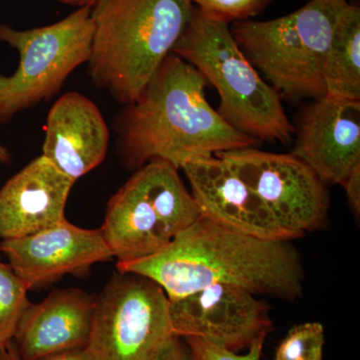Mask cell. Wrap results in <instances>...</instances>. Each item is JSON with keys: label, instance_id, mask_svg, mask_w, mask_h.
Returning a JSON list of instances; mask_svg holds the SVG:
<instances>
[{"label": "cell", "instance_id": "6da1fadb", "mask_svg": "<svg viewBox=\"0 0 360 360\" xmlns=\"http://www.w3.org/2000/svg\"><path fill=\"white\" fill-rule=\"evenodd\" d=\"M118 271L148 277L177 300L224 284L285 300L302 296L304 271L291 241L267 240L200 217L162 250Z\"/></svg>", "mask_w": 360, "mask_h": 360}, {"label": "cell", "instance_id": "7a4b0ae2", "mask_svg": "<svg viewBox=\"0 0 360 360\" xmlns=\"http://www.w3.org/2000/svg\"><path fill=\"white\" fill-rule=\"evenodd\" d=\"M207 82L193 65L168 54L139 97L116 116L117 149L125 167L167 161L177 169L257 141L225 122L206 99Z\"/></svg>", "mask_w": 360, "mask_h": 360}, {"label": "cell", "instance_id": "3957f363", "mask_svg": "<svg viewBox=\"0 0 360 360\" xmlns=\"http://www.w3.org/2000/svg\"><path fill=\"white\" fill-rule=\"evenodd\" d=\"M194 9L191 0H99L91 7L92 82L123 105L131 103L172 53Z\"/></svg>", "mask_w": 360, "mask_h": 360}, {"label": "cell", "instance_id": "277c9868", "mask_svg": "<svg viewBox=\"0 0 360 360\" xmlns=\"http://www.w3.org/2000/svg\"><path fill=\"white\" fill-rule=\"evenodd\" d=\"M172 53L193 65L217 89V112L234 129L257 141L290 143L295 129L281 97L240 51L229 25L195 7Z\"/></svg>", "mask_w": 360, "mask_h": 360}, {"label": "cell", "instance_id": "5b68a950", "mask_svg": "<svg viewBox=\"0 0 360 360\" xmlns=\"http://www.w3.org/2000/svg\"><path fill=\"white\" fill-rule=\"evenodd\" d=\"M348 0H310L276 20L231 23L232 37L251 65L281 98L326 96L323 66Z\"/></svg>", "mask_w": 360, "mask_h": 360}, {"label": "cell", "instance_id": "8992f818", "mask_svg": "<svg viewBox=\"0 0 360 360\" xmlns=\"http://www.w3.org/2000/svg\"><path fill=\"white\" fill-rule=\"evenodd\" d=\"M92 39L89 6L32 30H18L0 22V41L20 54L13 75H0V124L58 94L71 72L89 61Z\"/></svg>", "mask_w": 360, "mask_h": 360}, {"label": "cell", "instance_id": "52a82bcc", "mask_svg": "<svg viewBox=\"0 0 360 360\" xmlns=\"http://www.w3.org/2000/svg\"><path fill=\"white\" fill-rule=\"evenodd\" d=\"M172 335L165 290L148 277L117 270L96 297L86 348L94 360H146Z\"/></svg>", "mask_w": 360, "mask_h": 360}, {"label": "cell", "instance_id": "ba28073f", "mask_svg": "<svg viewBox=\"0 0 360 360\" xmlns=\"http://www.w3.org/2000/svg\"><path fill=\"white\" fill-rule=\"evenodd\" d=\"M215 156L231 167L296 238L323 229L328 213L326 184L292 153H267L251 146Z\"/></svg>", "mask_w": 360, "mask_h": 360}, {"label": "cell", "instance_id": "9c48e42d", "mask_svg": "<svg viewBox=\"0 0 360 360\" xmlns=\"http://www.w3.org/2000/svg\"><path fill=\"white\" fill-rule=\"evenodd\" d=\"M172 333L202 338L233 352L248 349L272 329L269 307L255 295L236 286H208L169 300Z\"/></svg>", "mask_w": 360, "mask_h": 360}, {"label": "cell", "instance_id": "30bf717a", "mask_svg": "<svg viewBox=\"0 0 360 360\" xmlns=\"http://www.w3.org/2000/svg\"><path fill=\"white\" fill-rule=\"evenodd\" d=\"M0 252L30 290L113 258L101 229H82L68 219L30 236L1 240Z\"/></svg>", "mask_w": 360, "mask_h": 360}, {"label": "cell", "instance_id": "8fae6325", "mask_svg": "<svg viewBox=\"0 0 360 360\" xmlns=\"http://www.w3.org/2000/svg\"><path fill=\"white\" fill-rule=\"evenodd\" d=\"M201 217L233 231L267 239L297 238L278 220L248 184L217 156H203L181 168Z\"/></svg>", "mask_w": 360, "mask_h": 360}, {"label": "cell", "instance_id": "7c38bea8", "mask_svg": "<svg viewBox=\"0 0 360 360\" xmlns=\"http://www.w3.org/2000/svg\"><path fill=\"white\" fill-rule=\"evenodd\" d=\"M292 155L324 184H342L360 165V101L324 96L303 110Z\"/></svg>", "mask_w": 360, "mask_h": 360}, {"label": "cell", "instance_id": "4fadbf2b", "mask_svg": "<svg viewBox=\"0 0 360 360\" xmlns=\"http://www.w3.org/2000/svg\"><path fill=\"white\" fill-rule=\"evenodd\" d=\"M75 181L44 155L34 158L0 188V238H20L58 224Z\"/></svg>", "mask_w": 360, "mask_h": 360}, {"label": "cell", "instance_id": "5bb4252c", "mask_svg": "<svg viewBox=\"0 0 360 360\" xmlns=\"http://www.w3.org/2000/svg\"><path fill=\"white\" fill-rule=\"evenodd\" d=\"M110 130L98 108L77 92H68L47 115L42 155L77 181L105 158Z\"/></svg>", "mask_w": 360, "mask_h": 360}, {"label": "cell", "instance_id": "9a60e30c", "mask_svg": "<svg viewBox=\"0 0 360 360\" xmlns=\"http://www.w3.org/2000/svg\"><path fill=\"white\" fill-rule=\"evenodd\" d=\"M96 297L77 288L53 291L26 309L13 342L20 359L37 360L65 350L86 347Z\"/></svg>", "mask_w": 360, "mask_h": 360}, {"label": "cell", "instance_id": "2e32d148", "mask_svg": "<svg viewBox=\"0 0 360 360\" xmlns=\"http://www.w3.org/2000/svg\"><path fill=\"white\" fill-rule=\"evenodd\" d=\"M101 231L117 265L150 257L172 240L134 175L108 201Z\"/></svg>", "mask_w": 360, "mask_h": 360}, {"label": "cell", "instance_id": "e0dca14e", "mask_svg": "<svg viewBox=\"0 0 360 360\" xmlns=\"http://www.w3.org/2000/svg\"><path fill=\"white\" fill-rule=\"evenodd\" d=\"M179 170L167 161L156 160L149 161L134 174L170 238L201 217L193 194L180 179Z\"/></svg>", "mask_w": 360, "mask_h": 360}, {"label": "cell", "instance_id": "ac0fdd59", "mask_svg": "<svg viewBox=\"0 0 360 360\" xmlns=\"http://www.w3.org/2000/svg\"><path fill=\"white\" fill-rule=\"evenodd\" d=\"M326 96L360 101V8L350 4L341 16L323 66Z\"/></svg>", "mask_w": 360, "mask_h": 360}, {"label": "cell", "instance_id": "d6986e66", "mask_svg": "<svg viewBox=\"0 0 360 360\" xmlns=\"http://www.w3.org/2000/svg\"><path fill=\"white\" fill-rule=\"evenodd\" d=\"M27 285L0 259V347L13 340L21 316L30 307Z\"/></svg>", "mask_w": 360, "mask_h": 360}, {"label": "cell", "instance_id": "ffe728a7", "mask_svg": "<svg viewBox=\"0 0 360 360\" xmlns=\"http://www.w3.org/2000/svg\"><path fill=\"white\" fill-rule=\"evenodd\" d=\"M324 328L319 322L293 326L281 341L274 360H323Z\"/></svg>", "mask_w": 360, "mask_h": 360}, {"label": "cell", "instance_id": "44dd1931", "mask_svg": "<svg viewBox=\"0 0 360 360\" xmlns=\"http://www.w3.org/2000/svg\"><path fill=\"white\" fill-rule=\"evenodd\" d=\"M208 18L233 23L250 20L262 13L271 0H191Z\"/></svg>", "mask_w": 360, "mask_h": 360}, {"label": "cell", "instance_id": "7402d4cb", "mask_svg": "<svg viewBox=\"0 0 360 360\" xmlns=\"http://www.w3.org/2000/svg\"><path fill=\"white\" fill-rule=\"evenodd\" d=\"M195 360H262L265 338L253 341L245 354L217 347L202 338H184Z\"/></svg>", "mask_w": 360, "mask_h": 360}, {"label": "cell", "instance_id": "603a6c76", "mask_svg": "<svg viewBox=\"0 0 360 360\" xmlns=\"http://www.w3.org/2000/svg\"><path fill=\"white\" fill-rule=\"evenodd\" d=\"M146 360H195L184 338L172 335Z\"/></svg>", "mask_w": 360, "mask_h": 360}, {"label": "cell", "instance_id": "cb8c5ba5", "mask_svg": "<svg viewBox=\"0 0 360 360\" xmlns=\"http://www.w3.org/2000/svg\"><path fill=\"white\" fill-rule=\"evenodd\" d=\"M341 186L345 189L348 203L356 217L360 214V165L355 167Z\"/></svg>", "mask_w": 360, "mask_h": 360}, {"label": "cell", "instance_id": "d4e9b609", "mask_svg": "<svg viewBox=\"0 0 360 360\" xmlns=\"http://www.w3.org/2000/svg\"><path fill=\"white\" fill-rule=\"evenodd\" d=\"M37 360H94L86 347L65 350Z\"/></svg>", "mask_w": 360, "mask_h": 360}, {"label": "cell", "instance_id": "484cf974", "mask_svg": "<svg viewBox=\"0 0 360 360\" xmlns=\"http://www.w3.org/2000/svg\"><path fill=\"white\" fill-rule=\"evenodd\" d=\"M0 360H22L14 347L13 341L0 347Z\"/></svg>", "mask_w": 360, "mask_h": 360}, {"label": "cell", "instance_id": "4316f807", "mask_svg": "<svg viewBox=\"0 0 360 360\" xmlns=\"http://www.w3.org/2000/svg\"><path fill=\"white\" fill-rule=\"evenodd\" d=\"M58 1L63 2V4H68V6H77V8H79V7H92L96 6L99 0H58Z\"/></svg>", "mask_w": 360, "mask_h": 360}, {"label": "cell", "instance_id": "83f0119b", "mask_svg": "<svg viewBox=\"0 0 360 360\" xmlns=\"http://www.w3.org/2000/svg\"><path fill=\"white\" fill-rule=\"evenodd\" d=\"M13 162V155L11 150L0 143V165H11Z\"/></svg>", "mask_w": 360, "mask_h": 360}]
</instances>
